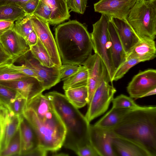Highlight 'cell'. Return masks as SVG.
Segmentation results:
<instances>
[{
  "instance_id": "cell-1",
  "label": "cell",
  "mask_w": 156,
  "mask_h": 156,
  "mask_svg": "<svg viewBox=\"0 0 156 156\" xmlns=\"http://www.w3.org/2000/svg\"><path fill=\"white\" fill-rule=\"evenodd\" d=\"M111 130L114 135L140 146L149 156H156V106L131 110Z\"/></svg>"
},
{
  "instance_id": "cell-2",
  "label": "cell",
  "mask_w": 156,
  "mask_h": 156,
  "mask_svg": "<svg viewBox=\"0 0 156 156\" xmlns=\"http://www.w3.org/2000/svg\"><path fill=\"white\" fill-rule=\"evenodd\" d=\"M55 40L62 64L82 65L92 54L93 45L87 27L70 20L55 29Z\"/></svg>"
},
{
  "instance_id": "cell-3",
  "label": "cell",
  "mask_w": 156,
  "mask_h": 156,
  "mask_svg": "<svg viewBox=\"0 0 156 156\" xmlns=\"http://www.w3.org/2000/svg\"><path fill=\"white\" fill-rule=\"evenodd\" d=\"M45 95L51 101L65 127L63 146L76 153L80 147L90 144V124L79 109L69 101L65 94L54 91Z\"/></svg>"
},
{
  "instance_id": "cell-4",
  "label": "cell",
  "mask_w": 156,
  "mask_h": 156,
  "mask_svg": "<svg viewBox=\"0 0 156 156\" xmlns=\"http://www.w3.org/2000/svg\"><path fill=\"white\" fill-rule=\"evenodd\" d=\"M127 20L140 39L154 40L156 35V0H137Z\"/></svg>"
},
{
  "instance_id": "cell-5",
  "label": "cell",
  "mask_w": 156,
  "mask_h": 156,
  "mask_svg": "<svg viewBox=\"0 0 156 156\" xmlns=\"http://www.w3.org/2000/svg\"><path fill=\"white\" fill-rule=\"evenodd\" d=\"M23 115L37 134L40 146L48 151L55 152L61 148L64 141L66 129L45 125L41 122L31 109L27 108Z\"/></svg>"
},
{
  "instance_id": "cell-6",
  "label": "cell",
  "mask_w": 156,
  "mask_h": 156,
  "mask_svg": "<svg viewBox=\"0 0 156 156\" xmlns=\"http://www.w3.org/2000/svg\"><path fill=\"white\" fill-rule=\"evenodd\" d=\"M111 17L102 14L100 19L93 24L90 34L93 50L102 60L108 70L111 82L115 72L110 51L108 28Z\"/></svg>"
},
{
  "instance_id": "cell-7",
  "label": "cell",
  "mask_w": 156,
  "mask_h": 156,
  "mask_svg": "<svg viewBox=\"0 0 156 156\" xmlns=\"http://www.w3.org/2000/svg\"><path fill=\"white\" fill-rule=\"evenodd\" d=\"M27 107L34 112L43 124L56 127L65 126L51 101L45 94H38L27 101Z\"/></svg>"
},
{
  "instance_id": "cell-8",
  "label": "cell",
  "mask_w": 156,
  "mask_h": 156,
  "mask_svg": "<svg viewBox=\"0 0 156 156\" xmlns=\"http://www.w3.org/2000/svg\"><path fill=\"white\" fill-rule=\"evenodd\" d=\"M109 82L104 81L95 91L85 115L89 123L105 112L113 98L116 90Z\"/></svg>"
},
{
  "instance_id": "cell-9",
  "label": "cell",
  "mask_w": 156,
  "mask_h": 156,
  "mask_svg": "<svg viewBox=\"0 0 156 156\" xmlns=\"http://www.w3.org/2000/svg\"><path fill=\"white\" fill-rule=\"evenodd\" d=\"M82 65L86 67L88 71L87 86L88 94V105L95 91L101 84L104 81L109 82L111 80L105 64L96 54L90 55Z\"/></svg>"
},
{
  "instance_id": "cell-10",
  "label": "cell",
  "mask_w": 156,
  "mask_h": 156,
  "mask_svg": "<svg viewBox=\"0 0 156 156\" xmlns=\"http://www.w3.org/2000/svg\"><path fill=\"white\" fill-rule=\"evenodd\" d=\"M33 30L45 49L54 64L60 67L62 65L55 39L49 23L33 15L30 16Z\"/></svg>"
},
{
  "instance_id": "cell-11",
  "label": "cell",
  "mask_w": 156,
  "mask_h": 156,
  "mask_svg": "<svg viewBox=\"0 0 156 156\" xmlns=\"http://www.w3.org/2000/svg\"><path fill=\"white\" fill-rule=\"evenodd\" d=\"M20 58L23 64L37 74L45 90L50 89L60 81V67L56 66L48 67L42 65L30 51Z\"/></svg>"
},
{
  "instance_id": "cell-12",
  "label": "cell",
  "mask_w": 156,
  "mask_h": 156,
  "mask_svg": "<svg viewBox=\"0 0 156 156\" xmlns=\"http://www.w3.org/2000/svg\"><path fill=\"white\" fill-rule=\"evenodd\" d=\"M156 88V70L149 69L135 75L127 87L129 97L137 99Z\"/></svg>"
},
{
  "instance_id": "cell-13",
  "label": "cell",
  "mask_w": 156,
  "mask_h": 156,
  "mask_svg": "<svg viewBox=\"0 0 156 156\" xmlns=\"http://www.w3.org/2000/svg\"><path fill=\"white\" fill-rule=\"evenodd\" d=\"M137 0H99L94 4V9L95 12L111 18L126 20Z\"/></svg>"
},
{
  "instance_id": "cell-14",
  "label": "cell",
  "mask_w": 156,
  "mask_h": 156,
  "mask_svg": "<svg viewBox=\"0 0 156 156\" xmlns=\"http://www.w3.org/2000/svg\"><path fill=\"white\" fill-rule=\"evenodd\" d=\"M20 120V115L0 104V151L6 148L19 128Z\"/></svg>"
},
{
  "instance_id": "cell-15",
  "label": "cell",
  "mask_w": 156,
  "mask_h": 156,
  "mask_svg": "<svg viewBox=\"0 0 156 156\" xmlns=\"http://www.w3.org/2000/svg\"><path fill=\"white\" fill-rule=\"evenodd\" d=\"M113 135L111 130L90 124V142L99 156H116L112 145Z\"/></svg>"
},
{
  "instance_id": "cell-16",
  "label": "cell",
  "mask_w": 156,
  "mask_h": 156,
  "mask_svg": "<svg viewBox=\"0 0 156 156\" xmlns=\"http://www.w3.org/2000/svg\"><path fill=\"white\" fill-rule=\"evenodd\" d=\"M13 28L7 30L1 37L0 42L15 62L29 52L30 47L25 39Z\"/></svg>"
},
{
  "instance_id": "cell-17",
  "label": "cell",
  "mask_w": 156,
  "mask_h": 156,
  "mask_svg": "<svg viewBox=\"0 0 156 156\" xmlns=\"http://www.w3.org/2000/svg\"><path fill=\"white\" fill-rule=\"evenodd\" d=\"M0 84L16 90L27 101L42 94L45 90L40 81L32 76L14 80L0 81Z\"/></svg>"
},
{
  "instance_id": "cell-18",
  "label": "cell",
  "mask_w": 156,
  "mask_h": 156,
  "mask_svg": "<svg viewBox=\"0 0 156 156\" xmlns=\"http://www.w3.org/2000/svg\"><path fill=\"white\" fill-rule=\"evenodd\" d=\"M126 54L139 41L140 38L127 20L111 18Z\"/></svg>"
},
{
  "instance_id": "cell-19",
  "label": "cell",
  "mask_w": 156,
  "mask_h": 156,
  "mask_svg": "<svg viewBox=\"0 0 156 156\" xmlns=\"http://www.w3.org/2000/svg\"><path fill=\"white\" fill-rule=\"evenodd\" d=\"M19 129L21 142L20 156H24L40 146V141L36 132L23 114L20 115Z\"/></svg>"
},
{
  "instance_id": "cell-20",
  "label": "cell",
  "mask_w": 156,
  "mask_h": 156,
  "mask_svg": "<svg viewBox=\"0 0 156 156\" xmlns=\"http://www.w3.org/2000/svg\"><path fill=\"white\" fill-rule=\"evenodd\" d=\"M111 58L116 70L126 61V54L115 26L111 20L108 28Z\"/></svg>"
},
{
  "instance_id": "cell-21",
  "label": "cell",
  "mask_w": 156,
  "mask_h": 156,
  "mask_svg": "<svg viewBox=\"0 0 156 156\" xmlns=\"http://www.w3.org/2000/svg\"><path fill=\"white\" fill-rule=\"evenodd\" d=\"M156 56V48L154 40L143 38L135 45L126 54V60L131 58H138L143 62L154 59Z\"/></svg>"
},
{
  "instance_id": "cell-22",
  "label": "cell",
  "mask_w": 156,
  "mask_h": 156,
  "mask_svg": "<svg viewBox=\"0 0 156 156\" xmlns=\"http://www.w3.org/2000/svg\"><path fill=\"white\" fill-rule=\"evenodd\" d=\"M112 145L116 156H149L140 146L114 134L112 138Z\"/></svg>"
},
{
  "instance_id": "cell-23",
  "label": "cell",
  "mask_w": 156,
  "mask_h": 156,
  "mask_svg": "<svg viewBox=\"0 0 156 156\" xmlns=\"http://www.w3.org/2000/svg\"><path fill=\"white\" fill-rule=\"evenodd\" d=\"M51 11L49 23L57 25L68 20L70 17L66 0H43Z\"/></svg>"
},
{
  "instance_id": "cell-24",
  "label": "cell",
  "mask_w": 156,
  "mask_h": 156,
  "mask_svg": "<svg viewBox=\"0 0 156 156\" xmlns=\"http://www.w3.org/2000/svg\"><path fill=\"white\" fill-rule=\"evenodd\" d=\"M132 110L133 109L112 107L94 125L104 129L111 130L120 122L127 113Z\"/></svg>"
},
{
  "instance_id": "cell-25",
  "label": "cell",
  "mask_w": 156,
  "mask_h": 156,
  "mask_svg": "<svg viewBox=\"0 0 156 156\" xmlns=\"http://www.w3.org/2000/svg\"><path fill=\"white\" fill-rule=\"evenodd\" d=\"M65 95L69 101L77 108L87 104L88 94L87 85L68 89L65 90Z\"/></svg>"
},
{
  "instance_id": "cell-26",
  "label": "cell",
  "mask_w": 156,
  "mask_h": 156,
  "mask_svg": "<svg viewBox=\"0 0 156 156\" xmlns=\"http://www.w3.org/2000/svg\"><path fill=\"white\" fill-rule=\"evenodd\" d=\"M87 70L85 66L81 65L76 73L63 81V88L65 90L72 88L87 85Z\"/></svg>"
},
{
  "instance_id": "cell-27",
  "label": "cell",
  "mask_w": 156,
  "mask_h": 156,
  "mask_svg": "<svg viewBox=\"0 0 156 156\" xmlns=\"http://www.w3.org/2000/svg\"><path fill=\"white\" fill-rule=\"evenodd\" d=\"M27 16L19 6L11 5L0 6V20L14 22Z\"/></svg>"
},
{
  "instance_id": "cell-28",
  "label": "cell",
  "mask_w": 156,
  "mask_h": 156,
  "mask_svg": "<svg viewBox=\"0 0 156 156\" xmlns=\"http://www.w3.org/2000/svg\"><path fill=\"white\" fill-rule=\"evenodd\" d=\"M30 47V51L33 56L42 65L48 67H51L55 66L38 38L37 43Z\"/></svg>"
},
{
  "instance_id": "cell-29",
  "label": "cell",
  "mask_w": 156,
  "mask_h": 156,
  "mask_svg": "<svg viewBox=\"0 0 156 156\" xmlns=\"http://www.w3.org/2000/svg\"><path fill=\"white\" fill-rule=\"evenodd\" d=\"M21 142L19 127L7 146L0 151V156H20Z\"/></svg>"
},
{
  "instance_id": "cell-30",
  "label": "cell",
  "mask_w": 156,
  "mask_h": 156,
  "mask_svg": "<svg viewBox=\"0 0 156 156\" xmlns=\"http://www.w3.org/2000/svg\"><path fill=\"white\" fill-rule=\"evenodd\" d=\"M11 61L15 62L13 59H12L0 64V81L14 80L29 77L18 73L10 67L9 63Z\"/></svg>"
},
{
  "instance_id": "cell-31",
  "label": "cell",
  "mask_w": 156,
  "mask_h": 156,
  "mask_svg": "<svg viewBox=\"0 0 156 156\" xmlns=\"http://www.w3.org/2000/svg\"><path fill=\"white\" fill-rule=\"evenodd\" d=\"M13 29L25 39L33 30L30 16H27L16 21Z\"/></svg>"
},
{
  "instance_id": "cell-32",
  "label": "cell",
  "mask_w": 156,
  "mask_h": 156,
  "mask_svg": "<svg viewBox=\"0 0 156 156\" xmlns=\"http://www.w3.org/2000/svg\"><path fill=\"white\" fill-rule=\"evenodd\" d=\"M112 102V107L116 108L135 109L140 107L135 103L133 98L123 94H120L114 98Z\"/></svg>"
},
{
  "instance_id": "cell-33",
  "label": "cell",
  "mask_w": 156,
  "mask_h": 156,
  "mask_svg": "<svg viewBox=\"0 0 156 156\" xmlns=\"http://www.w3.org/2000/svg\"><path fill=\"white\" fill-rule=\"evenodd\" d=\"M20 96L16 90L0 84V104L7 106Z\"/></svg>"
},
{
  "instance_id": "cell-34",
  "label": "cell",
  "mask_w": 156,
  "mask_h": 156,
  "mask_svg": "<svg viewBox=\"0 0 156 156\" xmlns=\"http://www.w3.org/2000/svg\"><path fill=\"white\" fill-rule=\"evenodd\" d=\"M143 61L138 58H131L126 60L115 71L112 81H116L122 78L129 69Z\"/></svg>"
},
{
  "instance_id": "cell-35",
  "label": "cell",
  "mask_w": 156,
  "mask_h": 156,
  "mask_svg": "<svg viewBox=\"0 0 156 156\" xmlns=\"http://www.w3.org/2000/svg\"><path fill=\"white\" fill-rule=\"evenodd\" d=\"M27 101L23 96H20L9 104L7 106L15 115H21L23 114L27 108Z\"/></svg>"
},
{
  "instance_id": "cell-36",
  "label": "cell",
  "mask_w": 156,
  "mask_h": 156,
  "mask_svg": "<svg viewBox=\"0 0 156 156\" xmlns=\"http://www.w3.org/2000/svg\"><path fill=\"white\" fill-rule=\"evenodd\" d=\"M51 14V11L48 5L43 0H40L33 15L49 23Z\"/></svg>"
},
{
  "instance_id": "cell-37",
  "label": "cell",
  "mask_w": 156,
  "mask_h": 156,
  "mask_svg": "<svg viewBox=\"0 0 156 156\" xmlns=\"http://www.w3.org/2000/svg\"><path fill=\"white\" fill-rule=\"evenodd\" d=\"M87 0H66L67 5L70 12L73 11L80 14L85 12Z\"/></svg>"
},
{
  "instance_id": "cell-38",
  "label": "cell",
  "mask_w": 156,
  "mask_h": 156,
  "mask_svg": "<svg viewBox=\"0 0 156 156\" xmlns=\"http://www.w3.org/2000/svg\"><path fill=\"white\" fill-rule=\"evenodd\" d=\"M80 65L68 64L62 65L60 67L61 80L64 81L76 73L79 69Z\"/></svg>"
},
{
  "instance_id": "cell-39",
  "label": "cell",
  "mask_w": 156,
  "mask_h": 156,
  "mask_svg": "<svg viewBox=\"0 0 156 156\" xmlns=\"http://www.w3.org/2000/svg\"><path fill=\"white\" fill-rule=\"evenodd\" d=\"M14 62L13 61L9 62V66L18 73L29 76L35 77L38 80V76L31 69L23 64H22L21 66L15 65L13 64Z\"/></svg>"
},
{
  "instance_id": "cell-40",
  "label": "cell",
  "mask_w": 156,
  "mask_h": 156,
  "mask_svg": "<svg viewBox=\"0 0 156 156\" xmlns=\"http://www.w3.org/2000/svg\"><path fill=\"white\" fill-rule=\"evenodd\" d=\"M76 153L80 156H99L90 144L80 147L76 152Z\"/></svg>"
},
{
  "instance_id": "cell-41",
  "label": "cell",
  "mask_w": 156,
  "mask_h": 156,
  "mask_svg": "<svg viewBox=\"0 0 156 156\" xmlns=\"http://www.w3.org/2000/svg\"><path fill=\"white\" fill-rule=\"evenodd\" d=\"M40 0H30L22 5L20 7L26 13L27 16H30L37 8Z\"/></svg>"
},
{
  "instance_id": "cell-42",
  "label": "cell",
  "mask_w": 156,
  "mask_h": 156,
  "mask_svg": "<svg viewBox=\"0 0 156 156\" xmlns=\"http://www.w3.org/2000/svg\"><path fill=\"white\" fill-rule=\"evenodd\" d=\"M14 24L13 22L0 20V37L7 30L12 29Z\"/></svg>"
},
{
  "instance_id": "cell-43",
  "label": "cell",
  "mask_w": 156,
  "mask_h": 156,
  "mask_svg": "<svg viewBox=\"0 0 156 156\" xmlns=\"http://www.w3.org/2000/svg\"><path fill=\"white\" fill-rule=\"evenodd\" d=\"M48 151L39 146L26 153L24 156H45L47 154Z\"/></svg>"
},
{
  "instance_id": "cell-44",
  "label": "cell",
  "mask_w": 156,
  "mask_h": 156,
  "mask_svg": "<svg viewBox=\"0 0 156 156\" xmlns=\"http://www.w3.org/2000/svg\"><path fill=\"white\" fill-rule=\"evenodd\" d=\"M12 59H13L5 50L0 42V64Z\"/></svg>"
},
{
  "instance_id": "cell-45",
  "label": "cell",
  "mask_w": 156,
  "mask_h": 156,
  "mask_svg": "<svg viewBox=\"0 0 156 156\" xmlns=\"http://www.w3.org/2000/svg\"><path fill=\"white\" fill-rule=\"evenodd\" d=\"M30 0H0V6L11 5L20 6Z\"/></svg>"
},
{
  "instance_id": "cell-46",
  "label": "cell",
  "mask_w": 156,
  "mask_h": 156,
  "mask_svg": "<svg viewBox=\"0 0 156 156\" xmlns=\"http://www.w3.org/2000/svg\"><path fill=\"white\" fill-rule=\"evenodd\" d=\"M25 40L30 47L35 45L37 42L38 38L34 30H33L25 38Z\"/></svg>"
},
{
  "instance_id": "cell-47",
  "label": "cell",
  "mask_w": 156,
  "mask_h": 156,
  "mask_svg": "<svg viewBox=\"0 0 156 156\" xmlns=\"http://www.w3.org/2000/svg\"><path fill=\"white\" fill-rule=\"evenodd\" d=\"M156 94V88L154 89H153L151 90H150V91L148 92L146 94H145L144 95L142 98H144L146 97H147L152 95H154L155 94Z\"/></svg>"
},
{
  "instance_id": "cell-48",
  "label": "cell",
  "mask_w": 156,
  "mask_h": 156,
  "mask_svg": "<svg viewBox=\"0 0 156 156\" xmlns=\"http://www.w3.org/2000/svg\"></svg>"
}]
</instances>
